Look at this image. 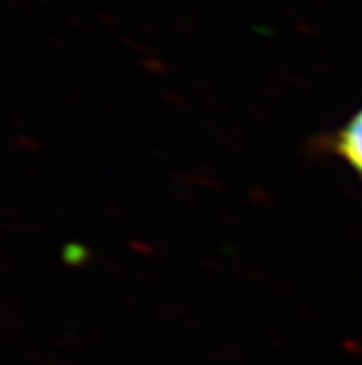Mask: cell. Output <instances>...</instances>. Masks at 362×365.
I'll return each instance as SVG.
<instances>
[{
  "instance_id": "1",
  "label": "cell",
  "mask_w": 362,
  "mask_h": 365,
  "mask_svg": "<svg viewBox=\"0 0 362 365\" xmlns=\"http://www.w3.org/2000/svg\"><path fill=\"white\" fill-rule=\"evenodd\" d=\"M320 148L362 175V108L339 130L321 139Z\"/></svg>"
}]
</instances>
